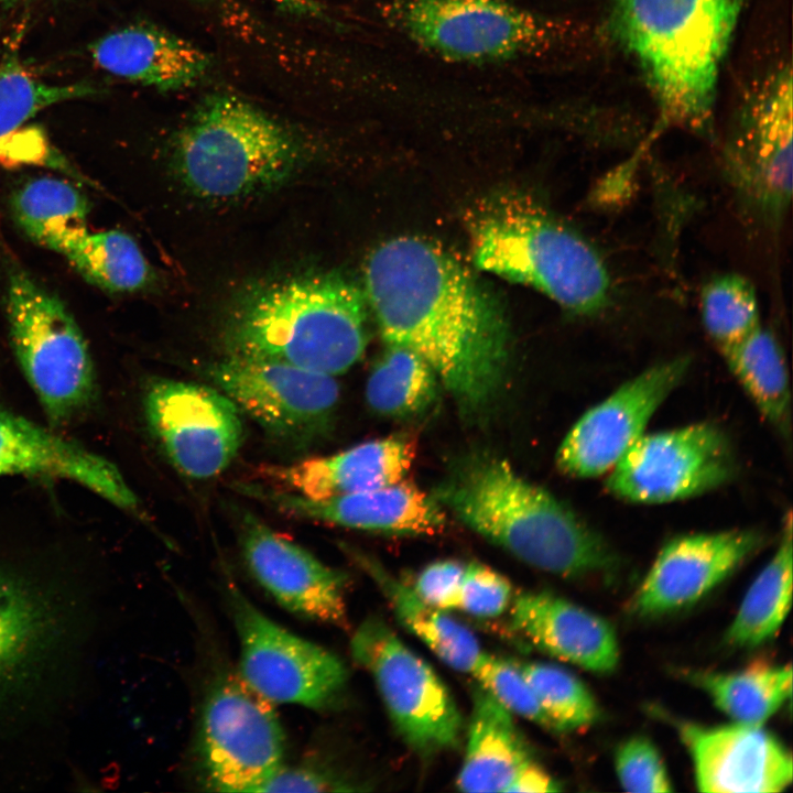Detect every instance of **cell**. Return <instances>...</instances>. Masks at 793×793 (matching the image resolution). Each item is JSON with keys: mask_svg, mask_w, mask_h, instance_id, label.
<instances>
[{"mask_svg": "<svg viewBox=\"0 0 793 793\" xmlns=\"http://www.w3.org/2000/svg\"><path fill=\"white\" fill-rule=\"evenodd\" d=\"M348 554L370 575L404 627L446 665L459 672H472L484 651L467 627L445 610L420 599L411 586L377 561L352 548Z\"/></svg>", "mask_w": 793, "mask_h": 793, "instance_id": "28", "label": "cell"}, {"mask_svg": "<svg viewBox=\"0 0 793 793\" xmlns=\"http://www.w3.org/2000/svg\"><path fill=\"white\" fill-rule=\"evenodd\" d=\"M284 734L272 703L235 673L209 687L196 758L203 784L218 792H259L283 764Z\"/></svg>", "mask_w": 793, "mask_h": 793, "instance_id": "9", "label": "cell"}, {"mask_svg": "<svg viewBox=\"0 0 793 793\" xmlns=\"http://www.w3.org/2000/svg\"><path fill=\"white\" fill-rule=\"evenodd\" d=\"M792 556V517L789 513L776 552L750 585L726 632L727 643L754 648L780 629L791 606Z\"/></svg>", "mask_w": 793, "mask_h": 793, "instance_id": "29", "label": "cell"}, {"mask_svg": "<svg viewBox=\"0 0 793 793\" xmlns=\"http://www.w3.org/2000/svg\"><path fill=\"white\" fill-rule=\"evenodd\" d=\"M367 306L363 291L335 272L254 283L226 316V355L341 374L365 354Z\"/></svg>", "mask_w": 793, "mask_h": 793, "instance_id": "2", "label": "cell"}, {"mask_svg": "<svg viewBox=\"0 0 793 793\" xmlns=\"http://www.w3.org/2000/svg\"><path fill=\"white\" fill-rule=\"evenodd\" d=\"M469 238L478 269L530 286L566 311L593 315L608 303L609 274L596 250L529 196L484 202Z\"/></svg>", "mask_w": 793, "mask_h": 793, "instance_id": "5", "label": "cell"}, {"mask_svg": "<svg viewBox=\"0 0 793 793\" xmlns=\"http://www.w3.org/2000/svg\"><path fill=\"white\" fill-rule=\"evenodd\" d=\"M470 674L509 713L551 729L548 719L515 663L484 651Z\"/></svg>", "mask_w": 793, "mask_h": 793, "instance_id": "37", "label": "cell"}, {"mask_svg": "<svg viewBox=\"0 0 793 793\" xmlns=\"http://www.w3.org/2000/svg\"><path fill=\"white\" fill-rule=\"evenodd\" d=\"M723 355L764 419L786 434L790 426V387L784 357L775 337L758 326Z\"/></svg>", "mask_w": 793, "mask_h": 793, "instance_id": "30", "label": "cell"}, {"mask_svg": "<svg viewBox=\"0 0 793 793\" xmlns=\"http://www.w3.org/2000/svg\"><path fill=\"white\" fill-rule=\"evenodd\" d=\"M15 221L35 240L44 227L56 222H86L89 213L86 196L68 182L54 177L29 181L12 196Z\"/></svg>", "mask_w": 793, "mask_h": 793, "instance_id": "36", "label": "cell"}, {"mask_svg": "<svg viewBox=\"0 0 793 793\" xmlns=\"http://www.w3.org/2000/svg\"><path fill=\"white\" fill-rule=\"evenodd\" d=\"M104 72L159 91H175L199 83L209 72L210 56L187 40L150 23L116 29L89 47Z\"/></svg>", "mask_w": 793, "mask_h": 793, "instance_id": "24", "label": "cell"}, {"mask_svg": "<svg viewBox=\"0 0 793 793\" xmlns=\"http://www.w3.org/2000/svg\"><path fill=\"white\" fill-rule=\"evenodd\" d=\"M82 621L77 593L0 566V719L32 705L64 670Z\"/></svg>", "mask_w": 793, "mask_h": 793, "instance_id": "7", "label": "cell"}, {"mask_svg": "<svg viewBox=\"0 0 793 793\" xmlns=\"http://www.w3.org/2000/svg\"><path fill=\"white\" fill-rule=\"evenodd\" d=\"M363 293L385 343L424 359L465 419L490 412L508 377L509 333L467 269L426 240L398 237L369 257Z\"/></svg>", "mask_w": 793, "mask_h": 793, "instance_id": "1", "label": "cell"}, {"mask_svg": "<svg viewBox=\"0 0 793 793\" xmlns=\"http://www.w3.org/2000/svg\"><path fill=\"white\" fill-rule=\"evenodd\" d=\"M240 548L256 580L283 608L315 621L347 624L346 575L257 517L243 512Z\"/></svg>", "mask_w": 793, "mask_h": 793, "instance_id": "18", "label": "cell"}, {"mask_svg": "<svg viewBox=\"0 0 793 793\" xmlns=\"http://www.w3.org/2000/svg\"><path fill=\"white\" fill-rule=\"evenodd\" d=\"M464 569L457 561L433 562L419 573L411 588L420 599L435 608L456 609Z\"/></svg>", "mask_w": 793, "mask_h": 793, "instance_id": "40", "label": "cell"}, {"mask_svg": "<svg viewBox=\"0 0 793 793\" xmlns=\"http://www.w3.org/2000/svg\"><path fill=\"white\" fill-rule=\"evenodd\" d=\"M63 256L89 283L112 293H132L150 285L152 268L137 241L121 230L93 232L86 222H56L34 240Z\"/></svg>", "mask_w": 793, "mask_h": 793, "instance_id": "26", "label": "cell"}, {"mask_svg": "<svg viewBox=\"0 0 793 793\" xmlns=\"http://www.w3.org/2000/svg\"><path fill=\"white\" fill-rule=\"evenodd\" d=\"M700 304L704 326L721 352L760 326L754 289L741 275L724 274L710 280L702 292Z\"/></svg>", "mask_w": 793, "mask_h": 793, "instance_id": "35", "label": "cell"}, {"mask_svg": "<svg viewBox=\"0 0 793 793\" xmlns=\"http://www.w3.org/2000/svg\"><path fill=\"white\" fill-rule=\"evenodd\" d=\"M433 496L476 533L539 569L577 577L616 564L597 532L500 457L464 459Z\"/></svg>", "mask_w": 793, "mask_h": 793, "instance_id": "3", "label": "cell"}, {"mask_svg": "<svg viewBox=\"0 0 793 793\" xmlns=\"http://www.w3.org/2000/svg\"><path fill=\"white\" fill-rule=\"evenodd\" d=\"M206 373L239 410L291 446L323 436L339 400L334 376L278 361L226 355Z\"/></svg>", "mask_w": 793, "mask_h": 793, "instance_id": "12", "label": "cell"}, {"mask_svg": "<svg viewBox=\"0 0 793 793\" xmlns=\"http://www.w3.org/2000/svg\"><path fill=\"white\" fill-rule=\"evenodd\" d=\"M439 383L434 370L419 355L389 345L367 379L366 400L380 415L410 417L432 405Z\"/></svg>", "mask_w": 793, "mask_h": 793, "instance_id": "32", "label": "cell"}, {"mask_svg": "<svg viewBox=\"0 0 793 793\" xmlns=\"http://www.w3.org/2000/svg\"><path fill=\"white\" fill-rule=\"evenodd\" d=\"M21 475L70 480L123 510L139 507L113 464L0 405V477Z\"/></svg>", "mask_w": 793, "mask_h": 793, "instance_id": "22", "label": "cell"}, {"mask_svg": "<svg viewBox=\"0 0 793 793\" xmlns=\"http://www.w3.org/2000/svg\"><path fill=\"white\" fill-rule=\"evenodd\" d=\"M233 488L289 515L362 531L434 535L446 525L445 509L434 496L404 479L372 490L321 500L259 484L236 482Z\"/></svg>", "mask_w": 793, "mask_h": 793, "instance_id": "19", "label": "cell"}, {"mask_svg": "<svg viewBox=\"0 0 793 793\" xmlns=\"http://www.w3.org/2000/svg\"><path fill=\"white\" fill-rule=\"evenodd\" d=\"M688 677L735 723L763 725L791 696L790 665L754 666L734 673L694 672Z\"/></svg>", "mask_w": 793, "mask_h": 793, "instance_id": "31", "label": "cell"}, {"mask_svg": "<svg viewBox=\"0 0 793 793\" xmlns=\"http://www.w3.org/2000/svg\"><path fill=\"white\" fill-rule=\"evenodd\" d=\"M560 790V784L533 759L518 772L508 792L544 793Z\"/></svg>", "mask_w": 793, "mask_h": 793, "instance_id": "42", "label": "cell"}, {"mask_svg": "<svg viewBox=\"0 0 793 793\" xmlns=\"http://www.w3.org/2000/svg\"><path fill=\"white\" fill-rule=\"evenodd\" d=\"M735 470L726 434L698 423L640 436L609 471L606 487L624 501L665 503L710 491Z\"/></svg>", "mask_w": 793, "mask_h": 793, "instance_id": "13", "label": "cell"}, {"mask_svg": "<svg viewBox=\"0 0 793 793\" xmlns=\"http://www.w3.org/2000/svg\"><path fill=\"white\" fill-rule=\"evenodd\" d=\"M689 363L688 357L658 363L585 412L560 445L557 467L577 478L610 471L644 434L649 421L683 380Z\"/></svg>", "mask_w": 793, "mask_h": 793, "instance_id": "16", "label": "cell"}, {"mask_svg": "<svg viewBox=\"0 0 793 793\" xmlns=\"http://www.w3.org/2000/svg\"><path fill=\"white\" fill-rule=\"evenodd\" d=\"M762 539L753 530H731L669 541L636 591L632 612L655 617L697 602L754 553Z\"/></svg>", "mask_w": 793, "mask_h": 793, "instance_id": "20", "label": "cell"}, {"mask_svg": "<svg viewBox=\"0 0 793 793\" xmlns=\"http://www.w3.org/2000/svg\"><path fill=\"white\" fill-rule=\"evenodd\" d=\"M350 645L355 660L372 676L399 735L414 752L430 757L457 747L463 719L447 686L383 620L366 619Z\"/></svg>", "mask_w": 793, "mask_h": 793, "instance_id": "10", "label": "cell"}, {"mask_svg": "<svg viewBox=\"0 0 793 793\" xmlns=\"http://www.w3.org/2000/svg\"><path fill=\"white\" fill-rule=\"evenodd\" d=\"M533 758L513 715L482 688L474 694L467 745L456 785L463 792H508Z\"/></svg>", "mask_w": 793, "mask_h": 793, "instance_id": "27", "label": "cell"}, {"mask_svg": "<svg viewBox=\"0 0 793 793\" xmlns=\"http://www.w3.org/2000/svg\"><path fill=\"white\" fill-rule=\"evenodd\" d=\"M6 311L13 351L47 417L55 424L76 417L93 403L96 378L75 318L21 269L9 273Z\"/></svg>", "mask_w": 793, "mask_h": 793, "instance_id": "8", "label": "cell"}, {"mask_svg": "<svg viewBox=\"0 0 793 793\" xmlns=\"http://www.w3.org/2000/svg\"><path fill=\"white\" fill-rule=\"evenodd\" d=\"M615 765L618 780L628 792L673 791L659 750L650 739L643 736H634L618 747Z\"/></svg>", "mask_w": 793, "mask_h": 793, "instance_id": "38", "label": "cell"}, {"mask_svg": "<svg viewBox=\"0 0 793 793\" xmlns=\"http://www.w3.org/2000/svg\"><path fill=\"white\" fill-rule=\"evenodd\" d=\"M143 404L154 438L188 477L220 474L242 444L240 410L216 387L160 378L150 382Z\"/></svg>", "mask_w": 793, "mask_h": 793, "instance_id": "15", "label": "cell"}, {"mask_svg": "<svg viewBox=\"0 0 793 793\" xmlns=\"http://www.w3.org/2000/svg\"><path fill=\"white\" fill-rule=\"evenodd\" d=\"M345 782L316 763L282 764L259 792H328L349 790Z\"/></svg>", "mask_w": 793, "mask_h": 793, "instance_id": "41", "label": "cell"}, {"mask_svg": "<svg viewBox=\"0 0 793 793\" xmlns=\"http://www.w3.org/2000/svg\"><path fill=\"white\" fill-rule=\"evenodd\" d=\"M97 91L90 83H45L10 59L0 67V140L50 106L95 96Z\"/></svg>", "mask_w": 793, "mask_h": 793, "instance_id": "34", "label": "cell"}, {"mask_svg": "<svg viewBox=\"0 0 793 793\" xmlns=\"http://www.w3.org/2000/svg\"><path fill=\"white\" fill-rule=\"evenodd\" d=\"M728 150L731 184L749 205L775 218L792 195V78L780 70L747 107Z\"/></svg>", "mask_w": 793, "mask_h": 793, "instance_id": "17", "label": "cell"}, {"mask_svg": "<svg viewBox=\"0 0 793 793\" xmlns=\"http://www.w3.org/2000/svg\"><path fill=\"white\" fill-rule=\"evenodd\" d=\"M405 435L358 444L340 453L263 469L267 477L303 497L321 500L384 487L404 479L415 458Z\"/></svg>", "mask_w": 793, "mask_h": 793, "instance_id": "25", "label": "cell"}, {"mask_svg": "<svg viewBox=\"0 0 793 793\" xmlns=\"http://www.w3.org/2000/svg\"><path fill=\"white\" fill-rule=\"evenodd\" d=\"M282 11L300 18H319L322 7L314 0H272Z\"/></svg>", "mask_w": 793, "mask_h": 793, "instance_id": "43", "label": "cell"}, {"mask_svg": "<svg viewBox=\"0 0 793 793\" xmlns=\"http://www.w3.org/2000/svg\"><path fill=\"white\" fill-rule=\"evenodd\" d=\"M511 601L512 587L503 575L476 562L465 566L456 609L479 618H495Z\"/></svg>", "mask_w": 793, "mask_h": 793, "instance_id": "39", "label": "cell"}, {"mask_svg": "<svg viewBox=\"0 0 793 793\" xmlns=\"http://www.w3.org/2000/svg\"><path fill=\"white\" fill-rule=\"evenodd\" d=\"M511 623L540 650L585 670L607 674L619 662L611 624L552 593L517 595L511 601Z\"/></svg>", "mask_w": 793, "mask_h": 793, "instance_id": "23", "label": "cell"}, {"mask_svg": "<svg viewBox=\"0 0 793 793\" xmlns=\"http://www.w3.org/2000/svg\"><path fill=\"white\" fill-rule=\"evenodd\" d=\"M228 601L239 639V676L270 703L322 709L347 683L341 660L271 620L237 587Z\"/></svg>", "mask_w": 793, "mask_h": 793, "instance_id": "11", "label": "cell"}, {"mask_svg": "<svg viewBox=\"0 0 793 793\" xmlns=\"http://www.w3.org/2000/svg\"><path fill=\"white\" fill-rule=\"evenodd\" d=\"M304 157V143L291 128L241 97L218 93L204 98L177 131L171 165L194 196L232 200L281 185Z\"/></svg>", "mask_w": 793, "mask_h": 793, "instance_id": "6", "label": "cell"}, {"mask_svg": "<svg viewBox=\"0 0 793 793\" xmlns=\"http://www.w3.org/2000/svg\"><path fill=\"white\" fill-rule=\"evenodd\" d=\"M551 729L573 731L599 719L598 704L587 686L569 671L551 663H517Z\"/></svg>", "mask_w": 793, "mask_h": 793, "instance_id": "33", "label": "cell"}, {"mask_svg": "<svg viewBox=\"0 0 793 793\" xmlns=\"http://www.w3.org/2000/svg\"><path fill=\"white\" fill-rule=\"evenodd\" d=\"M697 789L717 793L781 792L792 781V757L763 725L680 724Z\"/></svg>", "mask_w": 793, "mask_h": 793, "instance_id": "21", "label": "cell"}, {"mask_svg": "<svg viewBox=\"0 0 793 793\" xmlns=\"http://www.w3.org/2000/svg\"><path fill=\"white\" fill-rule=\"evenodd\" d=\"M745 0H613L617 33L670 121L710 122L724 56Z\"/></svg>", "mask_w": 793, "mask_h": 793, "instance_id": "4", "label": "cell"}, {"mask_svg": "<svg viewBox=\"0 0 793 793\" xmlns=\"http://www.w3.org/2000/svg\"><path fill=\"white\" fill-rule=\"evenodd\" d=\"M389 11L414 42L456 62L511 58L545 35L536 18L503 0H401Z\"/></svg>", "mask_w": 793, "mask_h": 793, "instance_id": "14", "label": "cell"}, {"mask_svg": "<svg viewBox=\"0 0 793 793\" xmlns=\"http://www.w3.org/2000/svg\"><path fill=\"white\" fill-rule=\"evenodd\" d=\"M4 1L10 2V1H19V0H4Z\"/></svg>", "mask_w": 793, "mask_h": 793, "instance_id": "44", "label": "cell"}]
</instances>
